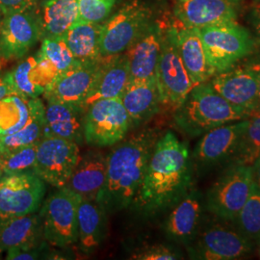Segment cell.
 Instances as JSON below:
<instances>
[{"label":"cell","instance_id":"6da1fadb","mask_svg":"<svg viewBox=\"0 0 260 260\" xmlns=\"http://www.w3.org/2000/svg\"><path fill=\"white\" fill-rule=\"evenodd\" d=\"M192 175L187 146L168 131L158 139L132 205L145 214L174 206L190 192Z\"/></svg>","mask_w":260,"mask_h":260},{"label":"cell","instance_id":"7a4b0ae2","mask_svg":"<svg viewBox=\"0 0 260 260\" xmlns=\"http://www.w3.org/2000/svg\"><path fill=\"white\" fill-rule=\"evenodd\" d=\"M159 138L157 130H143L122 139L107 155L106 181L96 200L105 213H117L132 205Z\"/></svg>","mask_w":260,"mask_h":260},{"label":"cell","instance_id":"3957f363","mask_svg":"<svg viewBox=\"0 0 260 260\" xmlns=\"http://www.w3.org/2000/svg\"><path fill=\"white\" fill-rule=\"evenodd\" d=\"M250 118V112L229 103L209 82L194 86L184 103L175 112L177 126L192 137L203 135L223 124Z\"/></svg>","mask_w":260,"mask_h":260},{"label":"cell","instance_id":"277c9868","mask_svg":"<svg viewBox=\"0 0 260 260\" xmlns=\"http://www.w3.org/2000/svg\"><path fill=\"white\" fill-rule=\"evenodd\" d=\"M155 79L161 108L176 112L194 87L178 51L175 25L164 26Z\"/></svg>","mask_w":260,"mask_h":260},{"label":"cell","instance_id":"5b68a950","mask_svg":"<svg viewBox=\"0 0 260 260\" xmlns=\"http://www.w3.org/2000/svg\"><path fill=\"white\" fill-rule=\"evenodd\" d=\"M152 10L143 0H130L103 25L101 54L124 53L152 22Z\"/></svg>","mask_w":260,"mask_h":260},{"label":"cell","instance_id":"8992f818","mask_svg":"<svg viewBox=\"0 0 260 260\" xmlns=\"http://www.w3.org/2000/svg\"><path fill=\"white\" fill-rule=\"evenodd\" d=\"M197 30L208 63L215 74L233 67L236 62L249 55L254 46L250 33L236 22Z\"/></svg>","mask_w":260,"mask_h":260},{"label":"cell","instance_id":"52a82bcc","mask_svg":"<svg viewBox=\"0 0 260 260\" xmlns=\"http://www.w3.org/2000/svg\"><path fill=\"white\" fill-rule=\"evenodd\" d=\"M82 198L64 186L44 203L41 215L45 240L56 248H66L78 240L77 212Z\"/></svg>","mask_w":260,"mask_h":260},{"label":"cell","instance_id":"ba28073f","mask_svg":"<svg viewBox=\"0 0 260 260\" xmlns=\"http://www.w3.org/2000/svg\"><path fill=\"white\" fill-rule=\"evenodd\" d=\"M132 122L120 98L91 104L84 118V141L95 147H108L124 139Z\"/></svg>","mask_w":260,"mask_h":260},{"label":"cell","instance_id":"9c48e42d","mask_svg":"<svg viewBox=\"0 0 260 260\" xmlns=\"http://www.w3.org/2000/svg\"><path fill=\"white\" fill-rule=\"evenodd\" d=\"M252 186L251 166L233 164L208 191V210L223 220L234 221L250 197Z\"/></svg>","mask_w":260,"mask_h":260},{"label":"cell","instance_id":"30bf717a","mask_svg":"<svg viewBox=\"0 0 260 260\" xmlns=\"http://www.w3.org/2000/svg\"><path fill=\"white\" fill-rule=\"evenodd\" d=\"M46 182L34 172L0 177V221L37 212L46 193Z\"/></svg>","mask_w":260,"mask_h":260},{"label":"cell","instance_id":"8fae6325","mask_svg":"<svg viewBox=\"0 0 260 260\" xmlns=\"http://www.w3.org/2000/svg\"><path fill=\"white\" fill-rule=\"evenodd\" d=\"M80 158L79 145L58 137H44L38 143L33 172L50 185H67Z\"/></svg>","mask_w":260,"mask_h":260},{"label":"cell","instance_id":"7c38bea8","mask_svg":"<svg viewBox=\"0 0 260 260\" xmlns=\"http://www.w3.org/2000/svg\"><path fill=\"white\" fill-rule=\"evenodd\" d=\"M260 63L230 68L218 73L209 84L224 100L251 115L257 102V87Z\"/></svg>","mask_w":260,"mask_h":260},{"label":"cell","instance_id":"4fadbf2b","mask_svg":"<svg viewBox=\"0 0 260 260\" xmlns=\"http://www.w3.org/2000/svg\"><path fill=\"white\" fill-rule=\"evenodd\" d=\"M41 39L35 11L5 15L0 24V58L10 61L20 59Z\"/></svg>","mask_w":260,"mask_h":260},{"label":"cell","instance_id":"5bb4252c","mask_svg":"<svg viewBox=\"0 0 260 260\" xmlns=\"http://www.w3.org/2000/svg\"><path fill=\"white\" fill-rule=\"evenodd\" d=\"M104 57L98 61L78 62L66 72L60 73L47 86L44 96L62 103L81 105L93 89Z\"/></svg>","mask_w":260,"mask_h":260},{"label":"cell","instance_id":"9a60e30c","mask_svg":"<svg viewBox=\"0 0 260 260\" xmlns=\"http://www.w3.org/2000/svg\"><path fill=\"white\" fill-rule=\"evenodd\" d=\"M248 123L249 119L234 121L205 132L193 151L196 164L209 167L232 157Z\"/></svg>","mask_w":260,"mask_h":260},{"label":"cell","instance_id":"2e32d148","mask_svg":"<svg viewBox=\"0 0 260 260\" xmlns=\"http://www.w3.org/2000/svg\"><path fill=\"white\" fill-rule=\"evenodd\" d=\"M250 239L242 233L212 226L201 234L192 248V256L197 259L233 260L244 257L251 251Z\"/></svg>","mask_w":260,"mask_h":260},{"label":"cell","instance_id":"e0dca14e","mask_svg":"<svg viewBox=\"0 0 260 260\" xmlns=\"http://www.w3.org/2000/svg\"><path fill=\"white\" fill-rule=\"evenodd\" d=\"M164 25L151 22L124 52L129 69V82L155 78Z\"/></svg>","mask_w":260,"mask_h":260},{"label":"cell","instance_id":"ac0fdd59","mask_svg":"<svg viewBox=\"0 0 260 260\" xmlns=\"http://www.w3.org/2000/svg\"><path fill=\"white\" fill-rule=\"evenodd\" d=\"M175 17L181 25L199 29L234 23L237 15L231 0H183L177 3Z\"/></svg>","mask_w":260,"mask_h":260},{"label":"cell","instance_id":"d6986e66","mask_svg":"<svg viewBox=\"0 0 260 260\" xmlns=\"http://www.w3.org/2000/svg\"><path fill=\"white\" fill-rule=\"evenodd\" d=\"M44 137H58L81 144L84 141V118L81 105L46 100Z\"/></svg>","mask_w":260,"mask_h":260},{"label":"cell","instance_id":"ffe728a7","mask_svg":"<svg viewBox=\"0 0 260 260\" xmlns=\"http://www.w3.org/2000/svg\"><path fill=\"white\" fill-rule=\"evenodd\" d=\"M106 176L107 155L99 150H91L80 155L66 186L80 196L82 200L96 201L103 191Z\"/></svg>","mask_w":260,"mask_h":260},{"label":"cell","instance_id":"44dd1931","mask_svg":"<svg viewBox=\"0 0 260 260\" xmlns=\"http://www.w3.org/2000/svg\"><path fill=\"white\" fill-rule=\"evenodd\" d=\"M129 82V69L125 53L120 55L104 57L93 89L87 95L81 106L87 111L93 103L105 100L120 98Z\"/></svg>","mask_w":260,"mask_h":260},{"label":"cell","instance_id":"7402d4cb","mask_svg":"<svg viewBox=\"0 0 260 260\" xmlns=\"http://www.w3.org/2000/svg\"><path fill=\"white\" fill-rule=\"evenodd\" d=\"M174 25L177 29L178 51L193 86L206 82L215 73L208 63L198 30L185 27L178 21Z\"/></svg>","mask_w":260,"mask_h":260},{"label":"cell","instance_id":"603a6c76","mask_svg":"<svg viewBox=\"0 0 260 260\" xmlns=\"http://www.w3.org/2000/svg\"><path fill=\"white\" fill-rule=\"evenodd\" d=\"M45 241L41 212L0 221V252L39 245Z\"/></svg>","mask_w":260,"mask_h":260},{"label":"cell","instance_id":"cb8c5ba5","mask_svg":"<svg viewBox=\"0 0 260 260\" xmlns=\"http://www.w3.org/2000/svg\"><path fill=\"white\" fill-rule=\"evenodd\" d=\"M120 99L129 115L132 125L149 121L161 109L155 78L128 82Z\"/></svg>","mask_w":260,"mask_h":260},{"label":"cell","instance_id":"d4e9b609","mask_svg":"<svg viewBox=\"0 0 260 260\" xmlns=\"http://www.w3.org/2000/svg\"><path fill=\"white\" fill-rule=\"evenodd\" d=\"M174 206L165 224L167 234L177 241H189L195 236L202 218L201 195L195 190H190Z\"/></svg>","mask_w":260,"mask_h":260},{"label":"cell","instance_id":"484cf974","mask_svg":"<svg viewBox=\"0 0 260 260\" xmlns=\"http://www.w3.org/2000/svg\"><path fill=\"white\" fill-rule=\"evenodd\" d=\"M41 40L62 36L78 18V0H45L35 9Z\"/></svg>","mask_w":260,"mask_h":260},{"label":"cell","instance_id":"4316f807","mask_svg":"<svg viewBox=\"0 0 260 260\" xmlns=\"http://www.w3.org/2000/svg\"><path fill=\"white\" fill-rule=\"evenodd\" d=\"M102 22H91L84 19L75 20L63 35L73 55L78 62L98 61L101 54Z\"/></svg>","mask_w":260,"mask_h":260},{"label":"cell","instance_id":"83f0119b","mask_svg":"<svg viewBox=\"0 0 260 260\" xmlns=\"http://www.w3.org/2000/svg\"><path fill=\"white\" fill-rule=\"evenodd\" d=\"M105 211L96 201L82 200L77 212L78 240L85 253L95 251L105 235Z\"/></svg>","mask_w":260,"mask_h":260},{"label":"cell","instance_id":"f1b7e54d","mask_svg":"<svg viewBox=\"0 0 260 260\" xmlns=\"http://www.w3.org/2000/svg\"><path fill=\"white\" fill-rule=\"evenodd\" d=\"M29 101L31 104V117L29 121L16 133L7 136H0L1 153L29 145L38 144L44 138L45 103L40 98L29 99Z\"/></svg>","mask_w":260,"mask_h":260},{"label":"cell","instance_id":"f546056e","mask_svg":"<svg viewBox=\"0 0 260 260\" xmlns=\"http://www.w3.org/2000/svg\"><path fill=\"white\" fill-rule=\"evenodd\" d=\"M6 75L15 93L25 99L40 98L46 91L38 73L36 56L25 58Z\"/></svg>","mask_w":260,"mask_h":260},{"label":"cell","instance_id":"4dcf8cb0","mask_svg":"<svg viewBox=\"0 0 260 260\" xmlns=\"http://www.w3.org/2000/svg\"><path fill=\"white\" fill-rule=\"evenodd\" d=\"M31 117L29 99L17 93L0 101V136H7L21 129Z\"/></svg>","mask_w":260,"mask_h":260},{"label":"cell","instance_id":"1f68e13d","mask_svg":"<svg viewBox=\"0 0 260 260\" xmlns=\"http://www.w3.org/2000/svg\"><path fill=\"white\" fill-rule=\"evenodd\" d=\"M260 157V113L251 116L238 147L233 153V164L248 165Z\"/></svg>","mask_w":260,"mask_h":260},{"label":"cell","instance_id":"d6a6232c","mask_svg":"<svg viewBox=\"0 0 260 260\" xmlns=\"http://www.w3.org/2000/svg\"><path fill=\"white\" fill-rule=\"evenodd\" d=\"M235 221L245 237L250 240H260V190L254 184Z\"/></svg>","mask_w":260,"mask_h":260},{"label":"cell","instance_id":"836d02e7","mask_svg":"<svg viewBox=\"0 0 260 260\" xmlns=\"http://www.w3.org/2000/svg\"><path fill=\"white\" fill-rule=\"evenodd\" d=\"M38 144L21 147L0 154V173L12 175L25 172H33L36 157Z\"/></svg>","mask_w":260,"mask_h":260},{"label":"cell","instance_id":"e575fe53","mask_svg":"<svg viewBox=\"0 0 260 260\" xmlns=\"http://www.w3.org/2000/svg\"><path fill=\"white\" fill-rule=\"evenodd\" d=\"M42 40L40 52L55 66L59 74L66 72L77 63L63 35L44 38Z\"/></svg>","mask_w":260,"mask_h":260},{"label":"cell","instance_id":"d590c367","mask_svg":"<svg viewBox=\"0 0 260 260\" xmlns=\"http://www.w3.org/2000/svg\"><path fill=\"white\" fill-rule=\"evenodd\" d=\"M118 0H78V18L91 21L103 22L111 13Z\"/></svg>","mask_w":260,"mask_h":260},{"label":"cell","instance_id":"8d00e7d4","mask_svg":"<svg viewBox=\"0 0 260 260\" xmlns=\"http://www.w3.org/2000/svg\"><path fill=\"white\" fill-rule=\"evenodd\" d=\"M177 252L163 245H154L133 254L132 259L141 260H174L178 259Z\"/></svg>","mask_w":260,"mask_h":260},{"label":"cell","instance_id":"74e56055","mask_svg":"<svg viewBox=\"0 0 260 260\" xmlns=\"http://www.w3.org/2000/svg\"><path fill=\"white\" fill-rule=\"evenodd\" d=\"M46 241L34 245V246H26L21 248H16L6 251V259L8 260H32L40 258L42 255Z\"/></svg>","mask_w":260,"mask_h":260},{"label":"cell","instance_id":"f35d334b","mask_svg":"<svg viewBox=\"0 0 260 260\" xmlns=\"http://www.w3.org/2000/svg\"><path fill=\"white\" fill-rule=\"evenodd\" d=\"M36 59H37L38 73L41 77L42 82L47 89V86L55 79L57 75H59V72L56 69L55 66L53 65L47 57L43 55L40 51L36 55Z\"/></svg>","mask_w":260,"mask_h":260},{"label":"cell","instance_id":"ab89813d","mask_svg":"<svg viewBox=\"0 0 260 260\" xmlns=\"http://www.w3.org/2000/svg\"><path fill=\"white\" fill-rule=\"evenodd\" d=\"M39 3V0H0V11L4 16L16 12L35 11Z\"/></svg>","mask_w":260,"mask_h":260},{"label":"cell","instance_id":"60d3db41","mask_svg":"<svg viewBox=\"0 0 260 260\" xmlns=\"http://www.w3.org/2000/svg\"><path fill=\"white\" fill-rule=\"evenodd\" d=\"M13 93H15V91L12 85L10 84L7 75H5L4 76L0 75V101H2L4 98Z\"/></svg>","mask_w":260,"mask_h":260},{"label":"cell","instance_id":"b9f144b4","mask_svg":"<svg viewBox=\"0 0 260 260\" xmlns=\"http://www.w3.org/2000/svg\"><path fill=\"white\" fill-rule=\"evenodd\" d=\"M251 24L254 28L256 37L260 41V2H257L251 12Z\"/></svg>","mask_w":260,"mask_h":260},{"label":"cell","instance_id":"7bdbcfd3","mask_svg":"<svg viewBox=\"0 0 260 260\" xmlns=\"http://www.w3.org/2000/svg\"><path fill=\"white\" fill-rule=\"evenodd\" d=\"M251 173H252V181L253 184L260 190V157L257 158L251 164Z\"/></svg>","mask_w":260,"mask_h":260},{"label":"cell","instance_id":"ee69618b","mask_svg":"<svg viewBox=\"0 0 260 260\" xmlns=\"http://www.w3.org/2000/svg\"><path fill=\"white\" fill-rule=\"evenodd\" d=\"M260 113V69L259 74H258V87H257V102H256V107H255V110L252 113L251 116L253 115H256V114H259Z\"/></svg>","mask_w":260,"mask_h":260},{"label":"cell","instance_id":"f6af8a7d","mask_svg":"<svg viewBox=\"0 0 260 260\" xmlns=\"http://www.w3.org/2000/svg\"><path fill=\"white\" fill-rule=\"evenodd\" d=\"M1 15H2V13H1V11H0V24H1V20H2V19H1Z\"/></svg>","mask_w":260,"mask_h":260},{"label":"cell","instance_id":"bcb514c9","mask_svg":"<svg viewBox=\"0 0 260 260\" xmlns=\"http://www.w3.org/2000/svg\"><path fill=\"white\" fill-rule=\"evenodd\" d=\"M177 1H178V2H179V1H183V0H177Z\"/></svg>","mask_w":260,"mask_h":260},{"label":"cell","instance_id":"7dc6e473","mask_svg":"<svg viewBox=\"0 0 260 260\" xmlns=\"http://www.w3.org/2000/svg\"><path fill=\"white\" fill-rule=\"evenodd\" d=\"M1 176H2V174H1V173H0V177H1Z\"/></svg>","mask_w":260,"mask_h":260},{"label":"cell","instance_id":"c3c4849f","mask_svg":"<svg viewBox=\"0 0 260 260\" xmlns=\"http://www.w3.org/2000/svg\"><path fill=\"white\" fill-rule=\"evenodd\" d=\"M259 257H260V249H259Z\"/></svg>","mask_w":260,"mask_h":260},{"label":"cell","instance_id":"681fc988","mask_svg":"<svg viewBox=\"0 0 260 260\" xmlns=\"http://www.w3.org/2000/svg\"><path fill=\"white\" fill-rule=\"evenodd\" d=\"M0 153H1V151H0Z\"/></svg>","mask_w":260,"mask_h":260}]
</instances>
